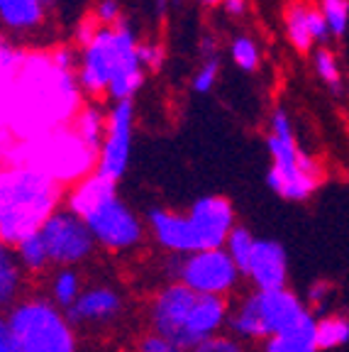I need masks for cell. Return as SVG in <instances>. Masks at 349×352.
I'll return each instance as SVG.
<instances>
[{"mask_svg":"<svg viewBox=\"0 0 349 352\" xmlns=\"http://www.w3.org/2000/svg\"><path fill=\"white\" fill-rule=\"evenodd\" d=\"M64 206L83 220L95 245L110 254H127L147 240L144 215L120 196L117 184L95 171L66 188Z\"/></svg>","mask_w":349,"mask_h":352,"instance_id":"6da1fadb","label":"cell"},{"mask_svg":"<svg viewBox=\"0 0 349 352\" xmlns=\"http://www.w3.org/2000/svg\"><path fill=\"white\" fill-rule=\"evenodd\" d=\"M147 330L169 338L183 350H193L210 338L227 333L229 301L203 296L176 281H166L152 294L147 308Z\"/></svg>","mask_w":349,"mask_h":352,"instance_id":"7a4b0ae2","label":"cell"},{"mask_svg":"<svg viewBox=\"0 0 349 352\" xmlns=\"http://www.w3.org/2000/svg\"><path fill=\"white\" fill-rule=\"evenodd\" d=\"M64 186L44 171L15 164L0 171V242L15 248L64 206Z\"/></svg>","mask_w":349,"mask_h":352,"instance_id":"3957f363","label":"cell"},{"mask_svg":"<svg viewBox=\"0 0 349 352\" xmlns=\"http://www.w3.org/2000/svg\"><path fill=\"white\" fill-rule=\"evenodd\" d=\"M267 152L271 157L267 171V186L278 198L300 204L317 191L322 182V169L315 157H311L298 144L293 122L284 108H276L269 118Z\"/></svg>","mask_w":349,"mask_h":352,"instance_id":"277c9868","label":"cell"},{"mask_svg":"<svg viewBox=\"0 0 349 352\" xmlns=\"http://www.w3.org/2000/svg\"><path fill=\"white\" fill-rule=\"evenodd\" d=\"M17 352H81V336L47 294H25L5 311Z\"/></svg>","mask_w":349,"mask_h":352,"instance_id":"5b68a950","label":"cell"},{"mask_svg":"<svg viewBox=\"0 0 349 352\" xmlns=\"http://www.w3.org/2000/svg\"><path fill=\"white\" fill-rule=\"evenodd\" d=\"M313 316L308 311L303 296L284 286L273 292H247L229 303L227 333L237 340L247 342H264L269 338L303 323Z\"/></svg>","mask_w":349,"mask_h":352,"instance_id":"8992f818","label":"cell"},{"mask_svg":"<svg viewBox=\"0 0 349 352\" xmlns=\"http://www.w3.org/2000/svg\"><path fill=\"white\" fill-rule=\"evenodd\" d=\"M137 32L127 20L115 28H98L93 39L81 47L76 64V81L88 98H108V88L115 74L137 66Z\"/></svg>","mask_w":349,"mask_h":352,"instance_id":"52a82bcc","label":"cell"},{"mask_svg":"<svg viewBox=\"0 0 349 352\" xmlns=\"http://www.w3.org/2000/svg\"><path fill=\"white\" fill-rule=\"evenodd\" d=\"M166 281H176L203 296L227 298L235 296L242 284V272L227 250H201L183 257L164 259Z\"/></svg>","mask_w":349,"mask_h":352,"instance_id":"ba28073f","label":"cell"},{"mask_svg":"<svg viewBox=\"0 0 349 352\" xmlns=\"http://www.w3.org/2000/svg\"><path fill=\"white\" fill-rule=\"evenodd\" d=\"M39 235L47 245L52 267H76V270H81L83 264L91 262L95 250H98L91 230L83 226V220L74 215L66 206H61L44 223Z\"/></svg>","mask_w":349,"mask_h":352,"instance_id":"9c48e42d","label":"cell"},{"mask_svg":"<svg viewBox=\"0 0 349 352\" xmlns=\"http://www.w3.org/2000/svg\"><path fill=\"white\" fill-rule=\"evenodd\" d=\"M132 144H135V103H110L108 108V130L100 144L95 174L110 182L120 184V179L130 169Z\"/></svg>","mask_w":349,"mask_h":352,"instance_id":"30bf717a","label":"cell"},{"mask_svg":"<svg viewBox=\"0 0 349 352\" xmlns=\"http://www.w3.org/2000/svg\"><path fill=\"white\" fill-rule=\"evenodd\" d=\"M185 213H188L193 232H196L198 250L225 248L229 232L240 226L232 201L225 196H215V193L196 198V201L185 208Z\"/></svg>","mask_w":349,"mask_h":352,"instance_id":"8fae6325","label":"cell"},{"mask_svg":"<svg viewBox=\"0 0 349 352\" xmlns=\"http://www.w3.org/2000/svg\"><path fill=\"white\" fill-rule=\"evenodd\" d=\"M144 226H147V237L166 257H183V254L201 252L185 210L152 206L144 213Z\"/></svg>","mask_w":349,"mask_h":352,"instance_id":"7c38bea8","label":"cell"},{"mask_svg":"<svg viewBox=\"0 0 349 352\" xmlns=\"http://www.w3.org/2000/svg\"><path fill=\"white\" fill-rule=\"evenodd\" d=\"M125 311H127L125 294L115 284L98 281V284H86L78 301L66 314L74 320V325L81 330V328H108V325H115L125 316Z\"/></svg>","mask_w":349,"mask_h":352,"instance_id":"4fadbf2b","label":"cell"},{"mask_svg":"<svg viewBox=\"0 0 349 352\" xmlns=\"http://www.w3.org/2000/svg\"><path fill=\"white\" fill-rule=\"evenodd\" d=\"M242 281L254 292H273L289 284V254L284 245L276 240H262L257 237L249 257L240 267Z\"/></svg>","mask_w":349,"mask_h":352,"instance_id":"5bb4252c","label":"cell"},{"mask_svg":"<svg viewBox=\"0 0 349 352\" xmlns=\"http://www.w3.org/2000/svg\"><path fill=\"white\" fill-rule=\"evenodd\" d=\"M284 28L286 37L295 50L308 54L315 50V44H325L333 34L322 12L317 6H311L308 0H291L284 12Z\"/></svg>","mask_w":349,"mask_h":352,"instance_id":"9a60e30c","label":"cell"},{"mask_svg":"<svg viewBox=\"0 0 349 352\" xmlns=\"http://www.w3.org/2000/svg\"><path fill=\"white\" fill-rule=\"evenodd\" d=\"M47 0H0V28L10 34H32L47 20Z\"/></svg>","mask_w":349,"mask_h":352,"instance_id":"2e32d148","label":"cell"},{"mask_svg":"<svg viewBox=\"0 0 349 352\" xmlns=\"http://www.w3.org/2000/svg\"><path fill=\"white\" fill-rule=\"evenodd\" d=\"M105 130H108V110L100 108L98 103L81 105L76 116L71 118V132L95 157H98L100 144L105 140Z\"/></svg>","mask_w":349,"mask_h":352,"instance_id":"e0dca14e","label":"cell"},{"mask_svg":"<svg viewBox=\"0 0 349 352\" xmlns=\"http://www.w3.org/2000/svg\"><path fill=\"white\" fill-rule=\"evenodd\" d=\"M83 289H86V279H83L81 270H76V267H54L47 274V292L44 294L59 308L69 311L78 301Z\"/></svg>","mask_w":349,"mask_h":352,"instance_id":"ac0fdd59","label":"cell"},{"mask_svg":"<svg viewBox=\"0 0 349 352\" xmlns=\"http://www.w3.org/2000/svg\"><path fill=\"white\" fill-rule=\"evenodd\" d=\"M27 274L22 272L15 250L0 242V311H8L17 298L25 296Z\"/></svg>","mask_w":349,"mask_h":352,"instance_id":"d6986e66","label":"cell"},{"mask_svg":"<svg viewBox=\"0 0 349 352\" xmlns=\"http://www.w3.org/2000/svg\"><path fill=\"white\" fill-rule=\"evenodd\" d=\"M262 352H320L315 340V316L262 342Z\"/></svg>","mask_w":349,"mask_h":352,"instance_id":"ffe728a7","label":"cell"},{"mask_svg":"<svg viewBox=\"0 0 349 352\" xmlns=\"http://www.w3.org/2000/svg\"><path fill=\"white\" fill-rule=\"evenodd\" d=\"M315 340L320 352L344 347L349 342V316L342 314V311L315 316Z\"/></svg>","mask_w":349,"mask_h":352,"instance_id":"44dd1931","label":"cell"},{"mask_svg":"<svg viewBox=\"0 0 349 352\" xmlns=\"http://www.w3.org/2000/svg\"><path fill=\"white\" fill-rule=\"evenodd\" d=\"M12 250H15V257H17V262H20L22 272L27 276H42L54 270V267H52L49 252H47V245H44L39 232H32V235H27L25 240H20Z\"/></svg>","mask_w":349,"mask_h":352,"instance_id":"7402d4cb","label":"cell"},{"mask_svg":"<svg viewBox=\"0 0 349 352\" xmlns=\"http://www.w3.org/2000/svg\"><path fill=\"white\" fill-rule=\"evenodd\" d=\"M227 52L232 56V61H235V66L242 69V72H257L259 64H262V50H259L257 39L249 37V34L232 37Z\"/></svg>","mask_w":349,"mask_h":352,"instance_id":"603a6c76","label":"cell"},{"mask_svg":"<svg viewBox=\"0 0 349 352\" xmlns=\"http://www.w3.org/2000/svg\"><path fill=\"white\" fill-rule=\"evenodd\" d=\"M313 69H315V76L328 88L342 91V69H339V61L333 50L328 47L313 50Z\"/></svg>","mask_w":349,"mask_h":352,"instance_id":"cb8c5ba5","label":"cell"},{"mask_svg":"<svg viewBox=\"0 0 349 352\" xmlns=\"http://www.w3.org/2000/svg\"><path fill=\"white\" fill-rule=\"evenodd\" d=\"M317 10L322 12L325 22H328L330 34L333 37H342L349 28V0H320Z\"/></svg>","mask_w":349,"mask_h":352,"instance_id":"d4e9b609","label":"cell"},{"mask_svg":"<svg viewBox=\"0 0 349 352\" xmlns=\"http://www.w3.org/2000/svg\"><path fill=\"white\" fill-rule=\"evenodd\" d=\"M254 242H257V235H254L249 228L237 226L235 230L229 232L227 242H225V250H227L229 257L235 259L237 267H242V264H245V259L249 257L251 248H254Z\"/></svg>","mask_w":349,"mask_h":352,"instance_id":"484cf974","label":"cell"},{"mask_svg":"<svg viewBox=\"0 0 349 352\" xmlns=\"http://www.w3.org/2000/svg\"><path fill=\"white\" fill-rule=\"evenodd\" d=\"M333 298H335V289L330 281H313L308 286V294H306V306L313 316H322V314H330L333 311Z\"/></svg>","mask_w":349,"mask_h":352,"instance_id":"4316f807","label":"cell"},{"mask_svg":"<svg viewBox=\"0 0 349 352\" xmlns=\"http://www.w3.org/2000/svg\"><path fill=\"white\" fill-rule=\"evenodd\" d=\"M220 69H223V61H220V56H213V59H203L201 66H198L196 74H193V78H191V88L196 91V94H201V96L210 94V91L218 86Z\"/></svg>","mask_w":349,"mask_h":352,"instance_id":"83f0119b","label":"cell"},{"mask_svg":"<svg viewBox=\"0 0 349 352\" xmlns=\"http://www.w3.org/2000/svg\"><path fill=\"white\" fill-rule=\"evenodd\" d=\"M137 59H139V66L144 72H161V66L166 61V52L161 44L157 42H139L137 47Z\"/></svg>","mask_w":349,"mask_h":352,"instance_id":"f1b7e54d","label":"cell"},{"mask_svg":"<svg viewBox=\"0 0 349 352\" xmlns=\"http://www.w3.org/2000/svg\"><path fill=\"white\" fill-rule=\"evenodd\" d=\"M135 352H188V350H183L181 345H176V342L169 340V338L147 330V333H142L139 340H137Z\"/></svg>","mask_w":349,"mask_h":352,"instance_id":"f546056e","label":"cell"},{"mask_svg":"<svg viewBox=\"0 0 349 352\" xmlns=\"http://www.w3.org/2000/svg\"><path fill=\"white\" fill-rule=\"evenodd\" d=\"M93 20L98 22L100 28H115L122 22V6L120 0H98L93 8Z\"/></svg>","mask_w":349,"mask_h":352,"instance_id":"4dcf8cb0","label":"cell"},{"mask_svg":"<svg viewBox=\"0 0 349 352\" xmlns=\"http://www.w3.org/2000/svg\"><path fill=\"white\" fill-rule=\"evenodd\" d=\"M188 352H249V350H247L245 342L232 338L229 333H220V336L201 342V345L193 347V350H188Z\"/></svg>","mask_w":349,"mask_h":352,"instance_id":"1f68e13d","label":"cell"},{"mask_svg":"<svg viewBox=\"0 0 349 352\" xmlns=\"http://www.w3.org/2000/svg\"><path fill=\"white\" fill-rule=\"evenodd\" d=\"M25 54L17 47H12L8 39L0 37V74H17L25 66Z\"/></svg>","mask_w":349,"mask_h":352,"instance_id":"d6a6232c","label":"cell"},{"mask_svg":"<svg viewBox=\"0 0 349 352\" xmlns=\"http://www.w3.org/2000/svg\"><path fill=\"white\" fill-rule=\"evenodd\" d=\"M0 352H17L15 338L10 333V325H8L5 311H0Z\"/></svg>","mask_w":349,"mask_h":352,"instance_id":"836d02e7","label":"cell"},{"mask_svg":"<svg viewBox=\"0 0 349 352\" xmlns=\"http://www.w3.org/2000/svg\"><path fill=\"white\" fill-rule=\"evenodd\" d=\"M249 8L247 0H223V10L227 12L229 17H242Z\"/></svg>","mask_w":349,"mask_h":352,"instance_id":"e575fe53","label":"cell"},{"mask_svg":"<svg viewBox=\"0 0 349 352\" xmlns=\"http://www.w3.org/2000/svg\"><path fill=\"white\" fill-rule=\"evenodd\" d=\"M201 56L203 59H213V56H220L218 52V42H215V37H210V34H205V37L201 39Z\"/></svg>","mask_w":349,"mask_h":352,"instance_id":"d590c367","label":"cell"},{"mask_svg":"<svg viewBox=\"0 0 349 352\" xmlns=\"http://www.w3.org/2000/svg\"><path fill=\"white\" fill-rule=\"evenodd\" d=\"M169 3H171V0H154V8H157L159 15H164L166 8H169Z\"/></svg>","mask_w":349,"mask_h":352,"instance_id":"8d00e7d4","label":"cell"},{"mask_svg":"<svg viewBox=\"0 0 349 352\" xmlns=\"http://www.w3.org/2000/svg\"><path fill=\"white\" fill-rule=\"evenodd\" d=\"M203 8H218V6H223V0H198Z\"/></svg>","mask_w":349,"mask_h":352,"instance_id":"74e56055","label":"cell"},{"mask_svg":"<svg viewBox=\"0 0 349 352\" xmlns=\"http://www.w3.org/2000/svg\"><path fill=\"white\" fill-rule=\"evenodd\" d=\"M47 3H49V8H52V6H54V3H56V0H47Z\"/></svg>","mask_w":349,"mask_h":352,"instance_id":"f35d334b","label":"cell"},{"mask_svg":"<svg viewBox=\"0 0 349 352\" xmlns=\"http://www.w3.org/2000/svg\"><path fill=\"white\" fill-rule=\"evenodd\" d=\"M347 91H349V88H347Z\"/></svg>","mask_w":349,"mask_h":352,"instance_id":"ab89813d","label":"cell"}]
</instances>
